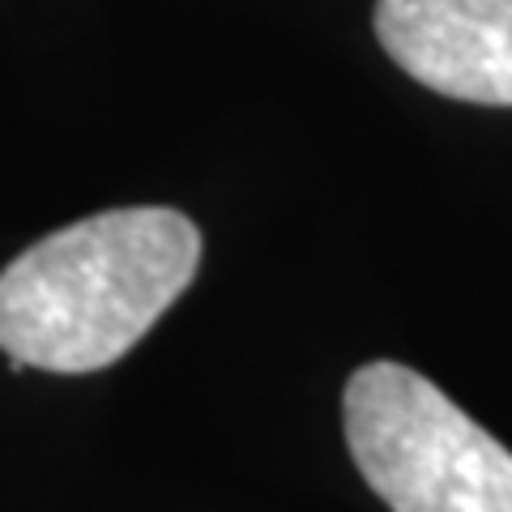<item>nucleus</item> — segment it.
<instances>
[{
	"mask_svg": "<svg viewBox=\"0 0 512 512\" xmlns=\"http://www.w3.org/2000/svg\"><path fill=\"white\" fill-rule=\"evenodd\" d=\"M201 265L197 222L167 205L90 214L0 274V350L60 376L124 359Z\"/></svg>",
	"mask_w": 512,
	"mask_h": 512,
	"instance_id": "nucleus-1",
	"label": "nucleus"
},
{
	"mask_svg": "<svg viewBox=\"0 0 512 512\" xmlns=\"http://www.w3.org/2000/svg\"><path fill=\"white\" fill-rule=\"evenodd\" d=\"M350 457L393 512H512V453L406 363L346 380Z\"/></svg>",
	"mask_w": 512,
	"mask_h": 512,
	"instance_id": "nucleus-2",
	"label": "nucleus"
},
{
	"mask_svg": "<svg viewBox=\"0 0 512 512\" xmlns=\"http://www.w3.org/2000/svg\"><path fill=\"white\" fill-rule=\"evenodd\" d=\"M372 26L419 86L457 103L512 107V0H376Z\"/></svg>",
	"mask_w": 512,
	"mask_h": 512,
	"instance_id": "nucleus-3",
	"label": "nucleus"
}]
</instances>
